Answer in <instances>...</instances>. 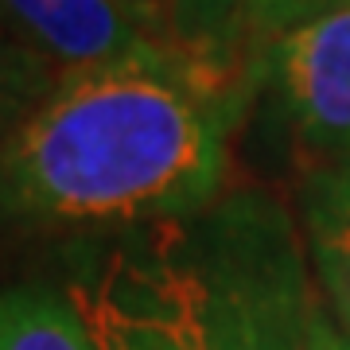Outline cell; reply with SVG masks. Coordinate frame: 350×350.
Listing matches in <instances>:
<instances>
[{"instance_id":"8992f818","label":"cell","mask_w":350,"mask_h":350,"mask_svg":"<svg viewBox=\"0 0 350 350\" xmlns=\"http://www.w3.org/2000/svg\"><path fill=\"white\" fill-rule=\"evenodd\" d=\"M0 350H94V342L63 292L8 284L0 288Z\"/></svg>"},{"instance_id":"5b68a950","label":"cell","mask_w":350,"mask_h":350,"mask_svg":"<svg viewBox=\"0 0 350 350\" xmlns=\"http://www.w3.org/2000/svg\"><path fill=\"white\" fill-rule=\"evenodd\" d=\"M296 218L327 315L350 338V163L300 179Z\"/></svg>"},{"instance_id":"ba28073f","label":"cell","mask_w":350,"mask_h":350,"mask_svg":"<svg viewBox=\"0 0 350 350\" xmlns=\"http://www.w3.org/2000/svg\"><path fill=\"white\" fill-rule=\"evenodd\" d=\"M59 86V70L43 63L36 51L0 31V140L8 137L51 90Z\"/></svg>"},{"instance_id":"30bf717a","label":"cell","mask_w":350,"mask_h":350,"mask_svg":"<svg viewBox=\"0 0 350 350\" xmlns=\"http://www.w3.org/2000/svg\"><path fill=\"white\" fill-rule=\"evenodd\" d=\"M129 12H137L160 39L175 43V0H121Z\"/></svg>"},{"instance_id":"7a4b0ae2","label":"cell","mask_w":350,"mask_h":350,"mask_svg":"<svg viewBox=\"0 0 350 350\" xmlns=\"http://www.w3.org/2000/svg\"><path fill=\"white\" fill-rule=\"evenodd\" d=\"M94 350H308L319 312L300 218L241 183L211 206L66 245Z\"/></svg>"},{"instance_id":"3957f363","label":"cell","mask_w":350,"mask_h":350,"mask_svg":"<svg viewBox=\"0 0 350 350\" xmlns=\"http://www.w3.org/2000/svg\"><path fill=\"white\" fill-rule=\"evenodd\" d=\"M253 109L300 179L350 163V4L292 27L257 55Z\"/></svg>"},{"instance_id":"9c48e42d","label":"cell","mask_w":350,"mask_h":350,"mask_svg":"<svg viewBox=\"0 0 350 350\" xmlns=\"http://www.w3.org/2000/svg\"><path fill=\"white\" fill-rule=\"evenodd\" d=\"M347 4L350 0H245L238 24V55L250 70V78H253V63L265 47H273L292 27L335 12V8H347Z\"/></svg>"},{"instance_id":"52a82bcc","label":"cell","mask_w":350,"mask_h":350,"mask_svg":"<svg viewBox=\"0 0 350 350\" xmlns=\"http://www.w3.org/2000/svg\"><path fill=\"white\" fill-rule=\"evenodd\" d=\"M241 4L245 0H175V43L195 51L199 59H211L226 70L250 78L238 55Z\"/></svg>"},{"instance_id":"6da1fadb","label":"cell","mask_w":350,"mask_h":350,"mask_svg":"<svg viewBox=\"0 0 350 350\" xmlns=\"http://www.w3.org/2000/svg\"><path fill=\"white\" fill-rule=\"evenodd\" d=\"M253 82L187 47L59 78L0 140V238H109L230 191Z\"/></svg>"},{"instance_id":"277c9868","label":"cell","mask_w":350,"mask_h":350,"mask_svg":"<svg viewBox=\"0 0 350 350\" xmlns=\"http://www.w3.org/2000/svg\"><path fill=\"white\" fill-rule=\"evenodd\" d=\"M0 31L36 51L59 78L125 63L156 47H179L160 39L121 0H0Z\"/></svg>"},{"instance_id":"8fae6325","label":"cell","mask_w":350,"mask_h":350,"mask_svg":"<svg viewBox=\"0 0 350 350\" xmlns=\"http://www.w3.org/2000/svg\"><path fill=\"white\" fill-rule=\"evenodd\" d=\"M308 350H350V338L338 331V323L327 315L323 300H319V312L312 319V347Z\"/></svg>"}]
</instances>
